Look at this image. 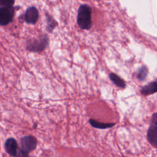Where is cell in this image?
Returning a JSON list of instances; mask_svg holds the SVG:
<instances>
[{"instance_id": "10", "label": "cell", "mask_w": 157, "mask_h": 157, "mask_svg": "<svg viewBox=\"0 0 157 157\" xmlns=\"http://www.w3.org/2000/svg\"><path fill=\"white\" fill-rule=\"evenodd\" d=\"M109 77L111 82L115 85L121 88H125L126 86V83L125 81L121 78L119 75H117L115 73L111 72L109 74Z\"/></svg>"}, {"instance_id": "14", "label": "cell", "mask_w": 157, "mask_h": 157, "mask_svg": "<svg viewBox=\"0 0 157 157\" xmlns=\"http://www.w3.org/2000/svg\"><path fill=\"white\" fill-rule=\"evenodd\" d=\"M17 157H30V156H29L28 153L23 151V150H21L20 149V148H19V150H18Z\"/></svg>"}, {"instance_id": "1", "label": "cell", "mask_w": 157, "mask_h": 157, "mask_svg": "<svg viewBox=\"0 0 157 157\" xmlns=\"http://www.w3.org/2000/svg\"><path fill=\"white\" fill-rule=\"evenodd\" d=\"M92 9L87 4H81L77 10V23L82 29L90 30L92 27Z\"/></svg>"}, {"instance_id": "13", "label": "cell", "mask_w": 157, "mask_h": 157, "mask_svg": "<svg viewBox=\"0 0 157 157\" xmlns=\"http://www.w3.org/2000/svg\"><path fill=\"white\" fill-rule=\"evenodd\" d=\"M14 3L15 1L12 0H0V7L13 6Z\"/></svg>"}, {"instance_id": "11", "label": "cell", "mask_w": 157, "mask_h": 157, "mask_svg": "<svg viewBox=\"0 0 157 157\" xmlns=\"http://www.w3.org/2000/svg\"><path fill=\"white\" fill-rule=\"evenodd\" d=\"M46 18V30L48 33H52L55 28L58 26V22L50 14L46 13L45 14Z\"/></svg>"}, {"instance_id": "9", "label": "cell", "mask_w": 157, "mask_h": 157, "mask_svg": "<svg viewBox=\"0 0 157 157\" xmlns=\"http://www.w3.org/2000/svg\"><path fill=\"white\" fill-rule=\"evenodd\" d=\"M88 121L91 126H93L94 128L99 129H105L108 128H111L116 124L115 123H101L92 118H90Z\"/></svg>"}, {"instance_id": "4", "label": "cell", "mask_w": 157, "mask_h": 157, "mask_svg": "<svg viewBox=\"0 0 157 157\" xmlns=\"http://www.w3.org/2000/svg\"><path fill=\"white\" fill-rule=\"evenodd\" d=\"M15 7L13 6L0 7V25L6 26L10 23L14 18Z\"/></svg>"}, {"instance_id": "2", "label": "cell", "mask_w": 157, "mask_h": 157, "mask_svg": "<svg viewBox=\"0 0 157 157\" xmlns=\"http://www.w3.org/2000/svg\"><path fill=\"white\" fill-rule=\"evenodd\" d=\"M48 36L45 34H43L37 37L28 39L26 42V48L29 52L39 53L44 51L48 47Z\"/></svg>"}, {"instance_id": "7", "label": "cell", "mask_w": 157, "mask_h": 157, "mask_svg": "<svg viewBox=\"0 0 157 157\" xmlns=\"http://www.w3.org/2000/svg\"><path fill=\"white\" fill-rule=\"evenodd\" d=\"M4 149L10 156L17 157L19 150L17 140L13 137L8 138L5 142Z\"/></svg>"}, {"instance_id": "5", "label": "cell", "mask_w": 157, "mask_h": 157, "mask_svg": "<svg viewBox=\"0 0 157 157\" xmlns=\"http://www.w3.org/2000/svg\"><path fill=\"white\" fill-rule=\"evenodd\" d=\"M37 144V139L31 135L25 136L20 139V149L28 154L36 148Z\"/></svg>"}, {"instance_id": "8", "label": "cell", "mask_w": 157, "mask_h": 157, "mask_svg": "<svg viewBox=\"0 0 157 157\" xmlns=\"http://www.w3.org/2000/svg\"><path fill=\"white\" fill-rule=\"evenodd\" d=\"M157 91V83L156 81L149 82L147 85L142 86L140 90L141 94L144 96H148L154 94Z\"/></svg>"}, {"instance_id": "12", "label": "cell", "mask_w": 157, "mask_h": 157, "mask_svg": "<svg viewBox=\"0 0 157 157\" xmlns=\"http://www.w3.org/2000/svg\"><path fill=\"white\" fill-rule=\"evenodd\" d=\"M148 74V68L145 65L141 66L136 72V78L139 81H144Z\"/></svg>"}, {"instance_id": "6", "label": "cell", "mask_w": 157, "mask_h": 157, "mask_svg": "<svg viewBox=\"0 0 157 157\" xmlns=\"http://www.w3.org/2000/svg\"><path fill=\"white\" fill-rule=\"evenodd\" d=\"M39 18L38 9L35 6L28 7L24 13V20L28 24L35 25Z\"/></svg>"}, {"instance_id": "3", "label": "cell", "mask_w": 157, "mask_h": 157, "mask_svg": "<svg viewBox=\"0 0 157 157\" xmlns=\"http://www.w3.org/2000/svg\"><path fill=\"white\" fill-rule=\"evenodd\" d=\"M147 139L154 148L157 147V113H154L151 118L150 124L147 130Z\"/></svg>"}]
</instances>
